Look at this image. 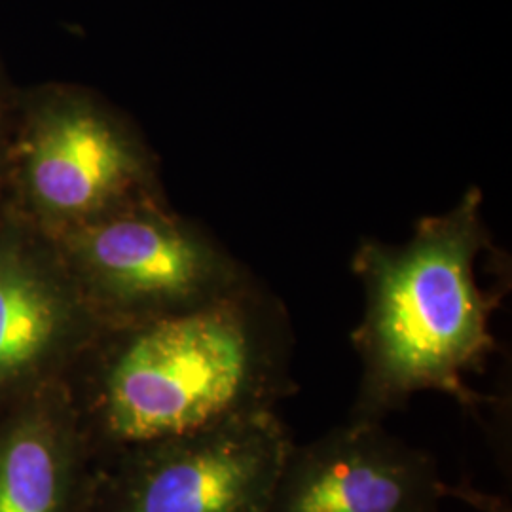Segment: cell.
Listing matches in <instances>:
<instances>
[{"mask_svg":"<svg viewBox=\"0 0 512 512\" xmlns=\"http://www.w3.org/2000/svg\"><path fill=\"white\" fill-rule=\"evenodd\" d=\"M285 304L253 275L196 310L101 332L82 427L99 459L264 412L296 391Z\"/></svg>","mask_w":512,"mask_h":512,"instance_id":"6da1fadb","label":"cell"},{"mask_svg":"<svg viewBox=\"0 0 512 512\" xmlns=\"http://www.w3.org/2000/svg\"><path fill=\"white\" fill-rule=\"evenodd\" d=\"M497 251L473 186L403 245L363 239L351 268L365 313L351 340L363 365L349 421L384 423L420 391H442L476 410L494 399L467 385L495 353L492 315L509 285L486 287L478 260Z\"/></svg>","mask_w":512,"mask_h":512,"instance_id":"7a4b0ae2","label":"cell"},{"mask_svg":"<svg viewBox=\"0 0 512 512\" xmlns=\"http://www.w3.org/2000/svg\"><path fill=\"white\" fill-rule=\"evenodd\" d=\"M57 249L105 329L196 310L253 277L162 198L61 232Z\"/></svg>","mask_w":512,"mask_h":512,"instance_id":"3957f363","label":"cell"},{"mask_svg":"<svg viewBox=\"0 0 512 512\" xmlns=\"http://www.w3.org/2000/svg\"><path fill=\"white\" fill-rule=\"evenodd\" d=\"M293 444L275 412L99 459L90 512H270Z\"/></svg>","mask_w":512,"mask_h":512,"instance_id":"277c9868","label":"cell"},{"mask_svg":"<svg viewBox=\"0 0 512 512\" xmlns=\"http://www.w3.org/2000/svg\"><path fill=\"white\" fill-rule=\"evenodd\" d=\"M21 169L33 207L59 234L160 198L147 148L86 95H59L38 112L23 137Z\"/></svg>","mask_w":512,"mask_h":512,"instance_id":"5b68a950","label":"cell"},{"mask_svg":"<svg viewBox=\"0 0 512 512\" xmlns=\"http://www.w3.org/2000/svg\"><path fill=\"white\" fill-rule=\"evenodd\" d=\"M448 486L435 458L387 433L348 421L308 444H291L270 512H440Z\"/></svg>","mask_w":512,"mask_h":512,"instance_id":"8992f818","label":"cell"},{"mask_svg":"<svg viewBox=\"0 0 512 512\" xmlns=\"http://www.w3.org/2000/svg\"><path fill=\"white\" fill-rule=\"evenodd\" d=\"M103 330L59 249L0 236V393L80 359Z\"/></svg>","mask_w":512,"mask_h":512,"instance_id":"52a82bcc","label":"cell"},{"mask_svg":"<svg viewBox=\"0 0 512 512\" xmlns=\"http://www.w3.org/2000/svg\"><path fill=\"white\" fill-rule=\"evenodd\" d=\"M99 456L63 393L0 421V512H90Z\"/></svg>","mask_w":512,"mask_h":512,"instance_id":"ba28073f","label":"cell"}]
</instances>
